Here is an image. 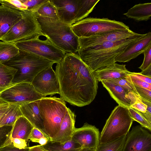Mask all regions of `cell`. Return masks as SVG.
<instances>
[{"instance_id":"cell-48","label":"cell","mask_w":151,"mask_h":151,"mask_svg":"<svg viewBox=\"0 0 151 151\" xmlns=\"http://www.w3.org/2000/svg\"><path fill=\"white\" fill-rule=\"evenodd\" d=\"M11 105H10L9 106H8L5 108H4L3 109H2L0 110V120L1 119V117L2 116L4 115V114H5V113L7 111V110L8 109V108H9V106Z\"/></svg>"},{"instance_id":"cell-2","label":"cell","mask_w":151,"mask_h":151,"mask_svg":"<svg viewBox=\"0 0 151 151\" xmlns=\"http://www.w3.org/2000/svg\"><path fill=\"white\" fill-rule=\"evenodd\" d=\"M142 37L130 38L90 47L79 48L77 52L82 60L92 72H94L116 63V57L123 52L129 45Z\"/></svg>"},{"instance_id":"cell-18","label":"cell","mask_w":151,"mask_h":151,"mask_svg":"<svg viewBox=\"0 0 151 151\" xmlns=\"http://www.w3.org/2000/svg\"><path fill=\"white\" fill-rule=\"evenodd\" d=\"M76 116L68 108L65 115L57 133L50 139L51 142L64 143L71 140L76 128L75 126Z\"/></svg>"},{"instance_id":"cell-15","label":"cell","mask_w":151,"mask_h":151,"mask_svg":"<svg viewBox=\"0 0 151 151\" xmlns=\"http://www.w3.org/2000/svg\"><path fill=\"white\" fill-rule=\"evenodd\" d=\"M151 45V32L146 34L143 37L129 44L123 52L116 57L115 62L125 63L134 59L145 51Z\"/></svg>"},{"instance_id":"cell-26","label":"cell","mask_w":151,"mask_h":151,"mask_svg":"<svg viewBox=\"0 0 151 151\" xmlns=\"http://www.w3.org/2000/svg\"><path fill=\"white\" fill-rule=\"evenodd\" d=\"M99 1L100 0H77L76 22L87 17Z\"/></svg>"},{"instance_id":"cell-25","label":"cell","mask_w":151,"mask_h":151,"mask_svg":"<svg viewBox=\"0 0 151 151\" xmlns=\"http://www.w3.org/2000/svg\"><path fill=\"white\" fill-rule=\"evenodd\" d=\"M23 116L20 109V105L18 104H12L0 120V127L13 125L17 120Z\"/></svg>"},{"instance_id":"cell-28","label":"cell","mask_w":151,"mask_h":151,"mask_svg":"<svg viewBox=\"0 0 151 151\" xmlns=\"http://www.w3.org/2000/svg\"><path fill=\"white\" fill-rule=\"evenodd\" d=\"M19 52V49L14 43L0 41V62L7 61Z\"/></svg>"},{"instance_id":"cell-3","label":"cell","mask_w":151,"mask_h":151,"mask_svg":"<svg viewBox=\"0 0 151 151\" xmlns=\"http://www.w3.org/2000/svg\"><path fill=\"white\" fill-rule=\"evenodd\" d=\"M35 14L41 32L47 39L66 53L78 52L79 47V38L73 31L71 25L58 19Z\"/></svg>"},{"instance_id":"cell-23","label":"cell","mask_w":151,"mask_h":151,"mask_svg":"<svg viewBox=\"0 0 151 151\" xmlns=\"http://www.w3.org/2000/svg\"><path fill=\"white\" fill-rule=\"evenodd\" d=\"M123 14L137 22L147 21L151 16V3L136 4Z\"/></svg>"},{"instance_id":"cell-20","label":"cell","mask_w":151,"mask_h":151,"mask_svg":"<svg viewBox=\"0 0 151 151\" xmlns=\"http://www.w3.org/2000/svg\"><path fill=\"white\" fill-rule=\"evenodd\" d=\"M131 73L126 68L125 65H120L116 63L94 71L96 79L99 82L124 77Z\"/></svg>"},{"instance_id":"cell-43","label":"cell","mask_w":151,"mask_h":151,"mask_svg":"<svg viewBox=\"0 0 151 151\" xmlns=\"http://www.w3.org/2000/svg\"><path fill=\"white\" fill-rule=\"evenodd\" d=\"M20 149L14 147L11 142L10 144L0 148V151H29V147Z\"/></svg>"},{"instance_id":"cell-19","label":"cell","mask_w":151,"mask_h":151,"mask_svg":"<svg viewBox=\"0 0 151 151\" xmlns=\"http://www.w3.org/2000/svg\"><path fill=\"white\" fill-rule=\"evenodd\" d=\"M20 109L23 116L34 127L46 134L44 129L43 120L36 101L21 105Z\"/></svg>"},{"instance_id":"cell-41","label":"cell","mask_w":151,"mask_h":151,"mask_svg":"<svg viewBox=\"0 0 151 151\" xmlns=\"http://www.w3.org/2000/svg\"><path fill=\"white\" fill-rule=\"evenodd\" d=\"M11 143L14 147L20 149H24L29 147V142H27L22 139L11 138Z\"/></svg>"},{"instance_id":"cell-8","label":"cell","mask_w":151,"mask_h":151,"mask_svg":"<svg viewBox=\"0 0 151 151\" xmlns=\"http://www.w3.org/2000/svg\"><path fill=\"white\" fill-rule=\"evenodd\" d=\"M73 31L78 38L87 37L106 32L129 29L122 22L108 18L88 17L71 25Z\"/></svg>"},{"instance_id":"cell-1","label":"cell","mask_w":151,"mask_h":151,"mask_svg":"<svg viewBox=\"0 0 151 151\" xmlns=\"http://www.w3.org/2000/svg\"><path fill=\"white\" fill-rule=\"evenodd\" d=\"M55 72L59 83L60 98L70 104L82 107L95 99L98 81L92 72L76 53H65L56 63Z\"/></svg>"},{"instance_id":"cell-38","label":"cell","mask_w":151,"mask_h":151,"mask_svg":"<svg viewBox=\"0 0 151 151\" xmlns=\"http://www.w3.org/2000/svg\"><path fill=\"white\" fill-rule=\"evenodd\" d=\"M125 77L127 81L130 84L151 91V84L136 78H131L128 75L125 76Z\"/></svg>"},{"instance_id":"cell-17","label":"cell","mask_w":151,"mask_h":151,"mask_svg":"<svg viewBox=\"0 0 151 151\" xmlns=\"http://www.w3.org/2000/svg\"><path fill=\"white\" fill-rule=\"evenodd\" d=\"M24 11L0 5V40L22 17Z\"/></svg>"},{"instance_id":"cell-37","label":"cell","mask_w":151,"mask_h":151,"mask_svg":"<svg viewBox=\"0 0 151 151\" xmlns=\"http://www.w3.org/2000/svg\"><path fill=\"white\" fill-rule=\"evenodd\" d=\"M42 137H46L50 139L46 134L34 127L30 134L29 140L32 142L38 143L39 139Z\"/></svg>"},{"instance_id":"cell-35","label":"cell","mask_w":151,"mask_h":151,"mask_svg":"<svg viewBox=\"0 0 151 151\" xmlns=\"http://www.w3.org/2000/svg\"><path fill=\"white\" fill-rule=\"evenodd\" d=\"M27 7V10L32 11L47 0H20Z\"/></svg>"},{"instance_id":"cell-27","label":"cell","mask_w":151,"mask_h":151,"mask_svg":"<svg viewBox=\"0 0 151 151\" xmlns=\"http://www.w3.org/2000/svg\"><path fill=\"white\" fill-rule=\"evenodd\" d=\"M43 147L48 151H79L81 147L71 139L64 143L51 142L50 140Z\"/></svg>"},{"instance_id":"cell-40","label":"cell","mask_w":151,"mask_h":151,"mask_svg":"<svg viewBox=\"0 0 151 151\" xmlns=\"http://www.w3.org/2000/svg\"><path fill=\"white\" fill-rule=\"evenodd\" d=\"M130 107L140 112L145 113L146 111L147 106L142 102L139 96H138Z\"/></svg>"},{"instance_id":"cell-21","label":"cell","mask_w":151,"mask_h":151,"mask_svg":"<svg viewBox=\"0 0 151 151\" xmlns=\"http://www.w3.org/2000/svg\"><path fill=\"white\" fill-rule=\"evenodd\" d=\"M101 82L111 96L119 105L127 108L130 106V101L127 98L129 91L109 79Z\"/></svg>"},{"instance_id":"cell-10","label":"cell","mask_w":151,"mask_h":151,"mask_svg":"<svg viewBox=\"0 0 151 151\" xmlns=\"http://www.w3.org/2000/svg\"><path fill=\"white\" fill-rule=\"evenodd\" d=\"M43 97L35 90L31 83L26 82L12 85L0 94V98L5 101L20 105Z\"/></svg>"},{"instance_id":"cell-46","label":"cell","mask_w":151,"mask_h":151,"mask_svg":"<svg viewBox=\"0 0 151 151\" xmlns=\"http://www.w3.org/2000/svg\"><path fill=\"white\" fill-rule=\"evenodd\" d=\"M50 140V139L47 138L42 137L39 139L38 143H39L40 145L43 146L47 144Z\"/></svg>"},{"instance_id":"cell-44","label":"cell","mask_w":151,"mask_h":151,"mask_svg":"<svg viewBox=\"0 0 151 151\" xmlns=\"http://www.w3.org/2000/svg\"><path fill=\"white\" fill-rule=\"evenodd\" d=\"M29 151H48L40 145L29 147Z\"/></svg>"},{"instance_id":"cell-11","label":"cell","mask_w":151,"mask_h":151,"mask_svg":"<svg viewBox=\"0 0 151 151\" xmlns=\"http://www.w3.org/2000/svg\"><path fill=\"white\" fill-rule=\"evenodd\" d=\"M145 35L134 32L130 29L106 32L88 37L78 38L79 48L90 47L104 43L116 42L130 38L143 37Z\"/></svg>"},{"instance_id":"cell-47","label":"cell","mask_w":151,"mask_h":151,"mask_svg":"<svg viewBox=\"0 0 151 151\" xmlns=\"http://www.w3.org/2000/svg\"><path fill=\"white\" fill-rule=\"evenodd\" d=\"M12 104L7 103L0 98V110L9 106Z\"/></svg>"},{"instance_id":"cell-49","label":"cell","mask_w":151,"mask_h":151,"mask_svg":"<svg viewBox=\"0 0 151 151\" xmlns=\"http://www.w3.org/2000/svg\"><path fill=\"white\" fill-rule=\"evenodd\" d=\"M79 151H96V149L94 148H81Z\"/></svg>"},{"instance_id":"cell-9","label":"cell","mask_w":151,"mask_h":151,"mask_svg":"<svg viewBox=\"0 0 151 151\" xmlns=\"http://www.w3.org/2000/svg\"><path fill=\"white\" fill-rule=\"evenodd\" d=\"M14 44L20 50L33 53L56 63L63 58L66 53L47 39L42 40L38 37Z\"/></svg>"},{"instance_id":"cell-34","label":"cell","mask_w":151,"mask_h":151,"mask_svg":"<svg viewBox=\"0 0 151 151\" xmlns=\"http://www.w3.org/2000/svg\"><path fill=\"white\" fill-rule=\"evenodd\" d=\"M109 80L121 86L128 91L133 92L139 96L135 88L127 81L125 76Z\"/></svg>"},{"instance_id":"cell-22","label":"cell","mask_w":151,"mask_h":151,"mask_svg":"<svg viewBox=\"0 0 151 151\" xmlns=\"http://www.w3.org/2000/svg\"><path fill=\"white\" fill-rule=\"evenodd\" d=\"M34 127L24 116L19 117L14 124L12 131L11 138H19L29 142V137Z\"/></svg>"},{"instance_id":"cell-32","label":"cell","mask_w":151,"mask_h":151,"mask_svg":"<svg viewBox=\"0 0 151 151\" xmlns=\"http://www.w3.org/2000/svg\"><path fill=\"white\" fill-rule=\"evenodd\" d=\"M13 125L0 127V148L11 142V134Z\"/></svg>"},{"instance_id":"cell-31","label":"cell","mask_w":151,"mask_h":151,"mask_svg":"<svg viewBox=\"0 0 151 151\" xmlns=\"http://www.w3.org/2000/svg\"><path fill=\"white\" fill-rule=\"evenodd\" d=\"M130 115L134 121L138 122L142 127L151 131V122L144 116L142 112L132 108H128Z\"/></svg>"},{"instance_id":"cell-14","label":"cell","mask_w":151,"mask_h":151,"mask_svg":"<svg viewBox=\"0 0 151 151\" xmlns=\"http://www.w3.org/2000/svg\"><path fill=\"white\" fill-rule=\"evenodd\" d=\"M100 133L95 126L85 123L81 128H75L71 139L79 144L81 148L96 149L99 144Z\"/></svg>"},{"instance_id":"cell-42","label":"cell","mask_w":151,"mask_h":151,"mask_svg":"<svg viewBox=\"0 0 151 151\" xmlns=\"http://www.w3.org/2000/svg\"><path fill=\"white\" fill-rule=\"evenodd\" d=\"M128 75L131 78H136L151 84V77L144 76L140 73L131 72Z\"/></svg>"},{"instance_id":"cell-4","label":"cell","mask_w":151,"mask_h":151,"mask_svg":"<svg viewBox=\"0 0 151 151\" xmlns=\"http://www.w3.org/2000/svg\"><path fill=\"white\" fill-rule=\"evenodd\" d=\"M4 64L17 70L12 85L20 83H31L35 76L43 69L52 66L55 63L32 53L19 49V52Z\"/></svg>"},{"instance_id":"cell-29","label":"cell","mask_w":151,"mask_h":151,"mask_svg":"<svg viewBox=\"0 0 151 151\" xmlns=\"http://www.w3.org/2000/svg\"><path fill=\"white\" fill-rule=\"evenodd\" d=\"M32 12L42 17L58 19L56 8L50 0H47Z\"/></svg>"},{"instance_id":"cell-24","label":"cell","mask_w":151,"mask_h":151,"mask_svg":"<svg viewBox=\"0 0 151 151\" xmlns=\"http://www.w3.org/2000/svg\"><path fill=\"white\" fill-rule=\"evenodd\" d=\"M17 70L0 62V94L12 85V81Z\"/></svg>"},{"instance_id":"cell-13","label":"cell","mask_w":151,"mask_h":151,"mask_svg":"<svg viewBox=\"0 0 151 151\" xmlns=\"http://www.w3.org/2000/svg\"><path fill=\"white\" fill-rule=\"evenodd\" d=\"M122 151H151V134L141 125L133 127L126 136Z\"/></svg>"},{"instance_id":"cell-33","label":"cell","mask_w":151,"mask_h":151,"mask_svg":"<svg viewBox=\"0 0 151 151\" xmlns=\"http://www.w3.org/2000/svg\"><path fill=\"white\" fill-rule=\"evenodd\" d=\"M1 5L9 8L21 11L27 10V7L20 0H0Z\"/></svg>"},{"instance_id":"cell-30","label":"cell","mask_w":151,"mask_h":151,"mask_svg":"<svg viewBox=\"0 0 151 151\" xmlns=\"http://www.w3.org/2000/svg\"><path fill=\"white\" fill-rule=\"evenodd\" d=\"M127 135L103 144H99L96 151H122Z\"/></svg>"},{"instance_id":"cell-45","label":"cell","mask_w":151,"mask_h":151,"mask_svg":"<svg viewBox=\"0 0 151 151\" xmlns=\"http://www.w3.org/2000/svg\"><path fill=\"white\" fill-rule=\"evenodd\" d=\"M140 73L144 76L151 77V65Z\"/></svg>"},{"instance_id":"cell-16","label":"cell","mask_w":151,"mask_h":151,"mask_svg":"<svg viewBox=\"0 0 151 151\" xmlns=\"http://www.w3.org/2000/svg\"><path fill=\"white\" fill-rule=\"evenodd\" d=\"M56 8L58 20L70 25L76 22L77 0H50Z\"/></svg>"},{"instance_id":"cell-6","label":"cell","mask_w":151,"mask_h":151,"mask_svg":"<svg viewBox=\"0 0 151 151\" xmlns=\"http://www.w3.org/2000/svg\"><path fill=\"white\" fill-rule=\"evenodd\" d=\"M133 121L127 108L119 105L116 106L106 121L101 132L99 144L105 143L127 135Z\"/></svg>"},{"instance_id":"cell-5","label":"cell","mask_w":151,"mask_h":151,"mask_svg":"<svg viewBox=\"0 0 151 151\" xmlns=\"http://www.w3.org/2000/svg\"><path fill=\"white\" fill-rule=\"evenodd\" d=\"M36 101L45 132L51 139L59 131L68 108L63 99L55 96L43 97Z\"/></svg>"},{"instance_id":"cell-39","label":"cell","mask_w":151,"mask_h":151,"mask_svg":"<svg viewBox=\"0 0 151 151\" xmlns=\"http://www.w3.org/2000/svg\"><path fill=\"white\" fill-rule=\"evenodd\" d=\"M131 84L135 88L139 96L151 102V91Z\"/></svg>"},{"instance_id":"cell-12","label":"cell","mask_w":151,"mask_h":151,"mask_svg":"<svg viewBox=\"0 0 151 151\" xmlns=\"http://www.w3.org/2000/svg\"><path fill=\"white\" fill-rule=\"evenodd\" d=\"M31 83L35 90L44 97L59 94L58 79L52 66L40 72L34 78Z\"/></svg>"},{"instance_id":"cell-36","label":"cell","mask_w":151,"mask_h":151,"mask_svg":"<svg viewBox=\"0 0 151 151\" xmlns=\"http://www.w3.org/2000/svg\"><path fill=\"white\" fill-rule=\"evenodd\" d=\"M144 59L142 63L139 67L142 71L144 70L151 65V45L143 53Z\"/></svg>"},{"instance_id":"cell-7","label":"cell","mask_w":151,"mask_h":151,"mask_svg":"<svg viewBox=\"0 0 151 151\" xmlns=\"http://www.w3.org/2000/svg\"><path fill=\"white\" fill-rule=\"evenodd\" d=\"M41 36H44L35 14L32 11L26 10L22 17L0 40L14 43Z\"/></svg>"}]
</instances>
